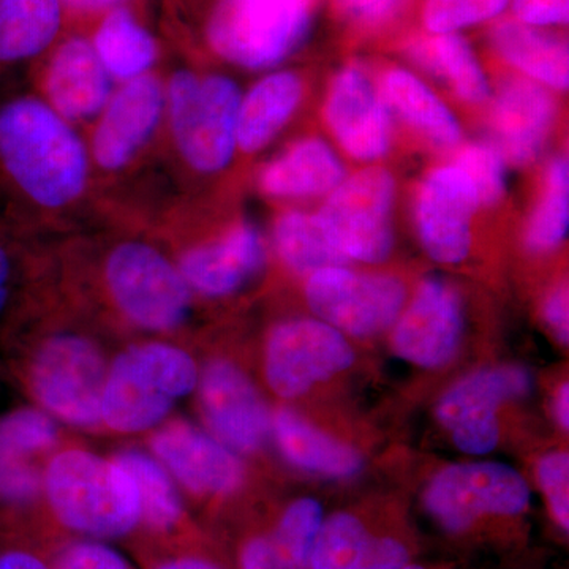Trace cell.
<instances>
[{
    "label": "cell",
    "instance_id": "6da1fadb",
    "mask_svg": "<svg viewBox=\"0 0 569 569\" xmlns=\"http://www.w3.org/2000/svg\"><path fill=\"white\" fill-rule=\"evenodd\" d=\"M0 173L32 203L62 208L84 192L88 151L51 104L17 97L0 104Z\"/></svg>",
    "mask_w": 569,
    "mask_h": 569
},
{
    "label": "cell",
    "instance_id": "7a4b0ae2",
    "mask_svg": "<svg viewBox=\"0 0 569 569\" xmlns=\"http://www.w3.org/2000/svg\"><path fill=\"white\" fill-rule=\"evenodd\" d=\"M52 515L67 529L91 538H119L141 522L132 478L114 459L66 449L48 460L43 489Z\"/></svg>",
    "mask_w": 569,
    "mask_h": 569
},
{
    "label": "cell",
    "instance_id": "3957f363",
    "mask_svg": "<svg viewBox=\"0 0 569 569\" xmlns=\"http://www.w3.org/2000/svg\"><path fill=\"white\" fill-rule=\"evenodd\" d=\"M200 369L181 347L144 342L127 347L108 366L102 425L140 433L163 425L176 402L197 389Z\"/></svg>",
    "mask_w": 569,
    "mask_h": 569
},
{
    "label": "cell",
    "instance_id": "277c9868",
    "mask_svg": "<svg viewBox=\"0 0 569 569\" xmlns=\"http://www.w3.org/2000/svg\"><path fill=\"white\" fill-rule=\"evenodd\" d=\"M108 362L88 337L56 335L41 340L26 366L29 395L56 421L78 429L102 425Z\"/></svg>",
    "mask_w": 569,
    "mask_h": 569
},
{
    "label": "cell",
    "instance_id": "5b68a950",
    "mask_svg": "<svg viewBox=\"0 0 569 569\" xmlns=\"http://www.w3.org/2000/svg\"><path fill=\"white\" fill-rule=\"evenodd\" d=\"M313 0H217L206 40L217 56L244 69H269L305 43Z\"/></svg>",
    "mask_w": 569,
    "mask_h": 569
},
{
    "label": "cell",
    "instance_id": "8992f818",
    "mask_svg": "<svg viewBox=\"0 0 569 569\" xmlns=\"http://www.w3.org/2000/svg\"><path fill=\"white\" fill-rule=\"evenodd\" d=\"M178 151L201 173H216L233 159L238 146L241 96L230 78L198 77L179 70L164 93Z\"/></svg>",
    "mask_w": 569,
    "mask_h": 569
},
{
    "label": "cell",
    "instance_id": "52a82bcc",
    "mask_svg": "<svg viewBox=\"0 0 569 569\" xmlns=\"http://www.w3.org/2000/svg\"><path fill=\"white\" fill-rule=\"evenodd\" d=\"M104 280L119 312L137 328L174 331L189 317L192 290L181 271L144 242L116 247L104 264Z\"/></svg>",
    "mask_w": 569,
    "mask_h": 569
},
{
    "label": "cell",
    "instance_id": "ba28073f",
    "mask_svg": "<svg viewBox=\"0 0 569 569\" xmlns=\"http://www.w3.org/2000/svg\"><path fill=\"white\" fill-rule=\"evenodd\" d=\"M530 505V489L515 468L467 462L438 471L426 488L425 507L448 533H463L485 516H518Z\"/></svg>",
    "mask_w": 569,
    "mask_h": 569
},
{
    "label": "cell",
    "instance_id": "9c48e42d",
    "mask_svg": "<svg viewBox=\"0 0 569 569\" xmlns=\"http://www.w3.org/2000/svg\"><path fill=\"white\" fill-rule=\"evenodd\" d=\"M395 179L387 170L369 168L336 187L318 220L347 258L380 263L395 244L391 212Z\"/></svg>",
    "mask_w": 569,
    "mask_h": 569
},
{
    "label": "cell",
    "instance_id": "30bf717a",
    "mask_svg": "<svg viewBox=\"0 0 569 569\" xmlns=\"http://www.w3.org/2000/svg\"><path fill=\"white\" fill-rule=\"evenodd\" d=\"M353 361V348L342 332L325 321L301 318L272 329L266 343L264 376L277 396L296 399Z\"/></svg>",
    "mask_w": 569,
    "mask_h": 569
},
{
    "label": "cell",
    "instance_id": "8fae6325",
    "mask_svg": "<svg viewBox=\"0 0 569 569\" xmlns=\"http://www.w3.org/2000/svg\"><path fill=\"white\" fill-rule=\"evenodd\" d=\"M306 296L326 325L346 335L369 337L396 323L406 288L392 277L356 274L340 266L313 272Z\"/></svg>",
    "mask_w": 569,
    "mask_h": 569
},
{
    "label": "cell",
    "instance_id": "7c38bea8",
    "mask_svg": "<svg viewBox=\"0 0 569 569\" xmlns=\"http://www.w3.org/2000/svg\"><path fill=\"white\" fill-rule=\"evenodd\" d=\"M531 388L522 367L505 366L478 370L458 381L437 406V419L451 433L460 451L488 455L500 440L497 411L507 400L526 396Z\"/></svg>",
    "mask_w": 569,
    "mask_h": 569
},
{
    "label": "cell",
    "instance_id": "4fadbf2b",
    "mask_svg": "<svg viewBox=\"0 0 569 569\" xmlns=\"http://www.w3.org/2000/svg\"><path fill=\"white\" fill-rule=\"evenodd\" d=\"M198 399L209 430L238 455H252L271 433V415L252 380L227 359H212L198 378Z\"/></svg>",
    "mask_w": 569,
    "mask_h": 569
},
{
    "label": "cell",
    "instance_id": "5bb4252c",
    "mask_svg": "<svg viewBox=\"0 0 569 569\" xmlns=\"http://www.w3.org/2000/svg\"><path fill=\"white\" fill-rule=\"evenodd\" d=\"M149 448L176 485L194 496H228L244 485L246 467L238 452L190 422H163Z\"/></svg>",
    "mask_w": 569,
    "mask_h": 569
},
{
    "label": "cell",
    "instance_id": "9a60e30c",
    "mask_svg": "<svg viewBox=\"0 0 569 569\" xmlns=\"http://www.w3.org/2000/svg\"><path fill=\"white\" fill-rule=\"evenodd\" d=\"M396 321L395 353L411 365L438 369L458 351L463 331L462 302L451 284L429 279Z\"/></svg>",
    "mask_w": 569,
    "mask_h": 569
},
{
    "label": "cell",
    "instance_id": "2e32d148",
    "mask_svg": "<svg viewBox=\"0 0 569 569\" xmlns=\"http://www.w3.org/2000/svg\"><path fill=\"white\" fill-rule=\"evenodd\" d=\"M478 204L473 183L459 168H440L426 179L419 193L418 231L432 260L447 264L466 260Z\"/></svg>",
    "mask_w": 569,
    "mask_h": 569
},
{
    "label": "cell",
    "instance_id": "e0dca14e",
    "mask_svg": "<svg viewBox=\"0 0 569 569\" xmlns=\"http://www.w3.org/2000/svg\"><path fill=\"white\" fill-rule=\"evenodd\" d=\"M164 110L162 82L152 73L126 81L100 112L93 133L92 153L103 170L129 164L151 140Z\"/></svg>",
    "mask_w": 569,
    "mask_h": 569
},
{
    "label": "cell",
    "instance_id": "ac0fdd59",
    "mask_svg": "<svg viewBox=\"0 0 569 569\" xmlns=\"http://www.w3.org/2000/svg\"><path fill=\"white\" fill-rule=\"evenodd\" d=\"M56 419L39 407H22L0 417V505L20 508L43 489L48 455L58 441Z\"/></svg>",
    "mask_w": 569,
    "mask_h": 569
},
{
    "label": "cell",
    "instance_id": "d6986e66",
    "mask_svg": "<svg viewBox=\"0 0 569 569\" xmlns=\"http://www.w3.org/2000/svg\"><path fill=\"white\" fill-rule=\"evenodd\" d=\"M326 119L343 149L356 159L385 156L391 140V121L383 99L356 67L340 71L326 103Z\"/></svg>",
    "mask_w": 569,
    "mask_h": 569
},
{
    "label": "cell",
    "instance_id": "ffe728a7",
    "mask_svg": "<svg viewBox=\"0 0 569 569\" xmlns=\"http://www.w3.org/2000/svg\"><path fill=\"white\" fill-rule=\"evenodd\" d=\"M264 261L263 239L252 224L242 223L219 241L183 253L178 268L190 290L208 298H222L260 274Z\"/></svg>",
    "mask_w": 569,
    "mask_h": 569
},
{
    "label": "cell",
    "instance_id": "44dd1931",
    "mask_svg": "<svg viewBox=\"0 0 569 569\" xmlns=\"http://www.w3.org/2000/svg\"><path fill=\"white\" fill-rule=\"evenodd\" d=\"M111 80L89 37L71 36L56 47L48 63V99L67 121H84L103 111Z\"/></svg>",
    "mask_w": 569,
    "mask_h": 569
},
{
    "label": "cell",
    "instance_id": "7402d4cb",
    "mask_svg": "<svg viewBox=\"0 0 569 569\" xmlns=\"http://www.w3.org/2000/svg\"><path fill=\"white\" fill-rule=\"evenodd\" d=\"M556 118L552 97L535 82L511 80L498 92L492 129L501 156L516 164L538 156Z\"/></svg>",
    "mask_w": 569,
    "mask_h": 569
},
{
    "label": "cell",
    "instance_id": "603a6c76",
    "mask_svg": "<svg viewBox=\"0 0 569 569\" xmlns=\"http://www.w3.org/2000/svg\"><path fill=\"white\" fill-rule=\"evenodd\" d=\"M277 447L291 466L329 478H350L362 470V458L353 448L326 436L290 408L271 418Z\"/></svg>",
    "mask_w": 569,
    "mask_h": 569
},
{
    "label": "cell",
    "instance_id": "cb8c5ba5",
    "mask_svg": "<svg viewBox=\"0 0 569 569\" xmlns=\"http://www.w3.org/2000/svg\"><path fill=\"white\" fill-rule=\"evenodd\" d=\"M89 40L104 70L116 80L126 82L144 77L159 61V41L134 14L132 6L102 14Z\"/></svg>",
    "mask_w": 569,
    "mask_h": 569
},
{
    "label": "cell",
    "instance_id": "d4e9b609",
    "mask_svg": "<svg viewBox=\"0 0 569 569\" xmlns=\"http://www.w3.org/2000/svg\"><path fill=\"white\" fill-rule=\"evenodd\" d=\"M66 17L59 0H0V66L50 50Z\"/></svg>",
    "mask_w": 569,
    "mask_h": 569
},
{
    "label": "cell",
    "instance_id": "484cf974",
    "mask_svg": "<svg viewBox=\"0 0 569 569\" xmlns=\"http://www.w3.org/2000/svg\"><path fill=\"white\" fill-rule=\"evenodd\" d=\"M301 96V80L291 71H279L257 82L239 104V148L246 152L263 149L291 118Z\"/></svg>",
    "mask_w": 569,
    "mask_h": 569
},
{
    "label": "cell",
    "instance_id": "4316f807",
    "mask_svg": "<svg viewBox=\"0 0 569 569\" xmlns=\"http://www.w3.org/2000/svg\"><path fill=\"white\" fill-rule=\"evenodd\" d=\"M342 179V163L331 148L306 140L266 167L261 189L271 197H309L336 189Z\"/></svg>",
    "mask_w": 569,
    "mask_h": 569
},
{
    "label": "cell",
    "instance_id": "83f0119b",
    "mask_svg": "<svg viewBox=\"0 0 569 569\" xmlns=\"http://www.w3.org/2000/svg\"><path fill=\"white\" fill-rule=\"evenodd\" d=\"M496 50L505 61L549 88L568 89L567 43L522 22H501L492 31Z\"/></svg>",
    "mask_w": 569,
    "mask_h": 569
},
{
    "label": "cell",
    "instance_id": "f1b7e54d",
    "mask_svg": "<svg viewBox=\"0 0 569 569\" xmlns=\"http://www.w3.org/2000/svg\"><path fill=\"white\" fill-rule=\"evenodd\" d=\"M112 459L132 478L140 498L141 520L157 531L174 529L182 520L181 493L173 477L151 452L123 449Z\"/></svg>",
    "mask_w": 569,
    "mask_h": 569
},
{
    "label": "cell",
    "instance_id": "f546056e",
    "mask_svg": "<svg viewBox=\"0 0 569 569\" xmlns=\"http://www.w3.org/2000/svg\"><path fill=\"white\" fill-rule=\"evenodd\" d=\"M383 92L388 102L407 122L440 146H455L460 140V127L447 104L410 71L391 70L385 77Z\"/></svg>",
    "mask_w": 569,
    "mask_h": 569
},
{
    "label": "cell",
    "instance_id": "4dcf8cb0",
    "mask_svg": "<svg viewBox=\"0 0 569 569\" xmlns=\"http://www.w3.org/2000/svg\"><path fill=\"white\" fill-rule=\"evenodd\" d=\"M411 54L425 69L451 82L452 89L467 102H482L489 86L477 56L458 33H440L419 40Z\"/></svg>",
    "mask_w": 569,
    "mask_h": 569
},
{
    "label": "cell",
    "instance_id": "1f68e13d",
    "mask_svg": "<svg viewBox=\"0 0 569 569\" xmlns=\"http://www.w3.org/2000/svg\"><path fill=\"white\" fill-rule=\"evenodd\" d=\"M277 253L296 272H317L326 268H340L347 263L346 254L337 249L317 216L288 212L276 223Z\"/></svg>",
    "mask_w": 569,
    "mask_h": 569
},
{
    "label": "cell",
    "instance_id": "d6a6232c",
    "mask_svg": "<svg viewBox=\"0 0 569 569\" xmlns=\"http://www.w3.org/2000/svg\"><path fill=\"white\" fill-rule=\"evenodd\" d=\"M568 223L569 164L561 157L550 164L545 193L527 228V247L531 252H550L567 238Z\"/></svg>",
    "mask_w": 569,
    "mask_h": 569
},
{
    "label": "cell",
    "instance_id": "836d02e7",
    "mask_svg": "<svg viewBox=\"0 0 569 569\" xmlns=\"http://www.w3.org/2000/svg\"><path fill=\"white\" fill-rule=\"evenodd\" d=\"M370 539L361 519L350 512H336L321 523L310 552L309 569H356Z\"/></svg>",
    "mask_w": 569,
    "mask_h": 569
},
{
    "label": "cell",
    "instance_id": "e575fe53",
    "mask_svg": "<svg viewBox=\"0 0 569 569\" xmlns=\"http://www.w3.org/2000/svg\"><path fill=\"white\" fill-rule=\"evenodd\" d=\"M323 520V509L313 498H299L284 509L271 537L293 569H309L310 552Z\"/></svg>",
    "mask_w": 569,
    "mask_h": 569
},
{
    "label": "cell",
    "instance_id": "d590c367",
    "mask_svg": "<svg viewBox=\"0 0 569 569\" xmlns=\"http://www.w3.org/2000/svg\"><path fill=\"white\" fill-rule=\"evenodd\" d=\"M509 0H427L422 22L432 36L456 33L503 13Z\"/></svg>",
    "mask_w": 569,
    "mask_h": 569
},
{
    "label": "cell",
    "instance_id": "8d00e7d4",
    "mask_svg": "<svg viewBox=\"0 0 569 569\" xmlns=\"http://www.w3.org/2000/svg\"><path fill=\"white\" fill-rule=\"evenodd\" d=\"M477 190L479 204H496L505 192V163L501 153L489 146H470L455 164Z\"/></svg>",
    "mask_w": 569,
    "mask_h": 569
},
{
    "label": "cell",
    "instance_id": "74e56055",
    "mask_svg": "<svg viewBox=\"0 0 569 569\" xmlns=\"http://www.w3.org/2000/svg\"><path fill=\"white\" fill-rule=\"evenodd\" d=\"M538 479L548 500L552 518L561 530H569V458L567 452L553 451L538 463Z\"/></svg>",
    "mask_w": 569,
    "mask_h": 569
},
{
    "label": "cell",
    "instance_id": "f35d334b",
    "mask_svg": "<svg viewBox=\"0 0 569 569\" xmlns=\"http://www.w3.org/2000/svg\"><path fill=\"white\" fill-rule=\"evenodd\" d=\"M56 569H130L118 552L100 541H77L66 546L56 560Z\"/></svg>",
    "mask_w": 569,
    "mask_h": 569
},
{
    "label": "cell",
    "instance_id": "ab89813d",
    "mask_svg": "<svg viewBox=\"0 0 569 569\" xmlns=\"http://www.w3.org/2000/svg\"><path fill=\"white\" fill-rule=\"evenodd\" d=\"M518 22L530 28L567 24L569 20V0H512Z\"/></svg>",
    "mask_w": 569,
    "mask_h": 569
},
{
    "label": "cell",
    "instance_id": "60d3db41",
    "mask_svg": "<svg viewBox=\"0 0 569 569\" xmlns=\"http://www.w3.org/2000/svg\"><path fill=\"white\" fill-rule=\"evenodd\" d=\"M410 560L406 545L395 538H372L356 569H400Z\"/></svg>",
    "mask_w": 569,
    "mask_h": 569
},
{
    "label": "cell",
    "instance_id": "b9f144b4",
    "mask_svg": "<svg viewBox=\"0 0 569 569\" xmlns=\"http://www.w3.org/2000/svg\"><path fill=\"white\" fill-rule=\"evenodd\" d=\"M242 569H293L277 548L271 533L260 535L246 542L241 552Z\"/></svg>",
    "mask_w": 569,
    "mask_h": 569
},
{
    "label": "cell",
    "instance_id": "7bdbcfd3",
    "mask_svg": "<svg viewBox=\"0 0 569 569\" xmlns=\"http://www.w3.org/2000/svg\"><path fill=\"white\" fill-rule=\"evenodd\" d=\"M336 2L353 20L377 24L391 18L402 6L403 0H336Z\"/></svg>",
    "mask_w": 569,
    "mask_h": 569
},
{
    "label": "cell",
    "instance_id": "ee69618b",
    "mask_svg": "<svg viewBox=\"0 0 569 569\" xmlns=\"http://www.w3.org/2000/svg\"><path fill=\"white\" fill-rule=\"evenodd\" d=\"M569 301L567 284H560L548 296L545 302V318L553 335L563 346L569 340Z\"/></svg>",
    "mask_w": 569,
    "mask_h": 569
},
{
    "label": "cell",
    "instance_id": "f6af8a7d",
    "mask_svg": "<svg viewBox=\"0 0 569 569\" xmlns=\"http://www.w3.org/2000/svg\"><path fill=\"white\" fill-rule=\"evenodd\" d=\"M0 569H51L31 550L21 546L0 548Z\"/></svg>",
    "mask_w": 569,
    "mask_h": 569
},
{
    "label": "cell",
    "instance_id": "bcb514c9",
    "mask_svg": "<svg viewBox=\"0 0 569 569\" xmlns=\"http://www.w3.org/2000/svg\"><path fill=\"white\" fill-rule=\"evenodd\" d=\"M63 11L81 17H102L118 7L132 6L133 0H59Z\"/></svg>",
    "mask_w": 569,
    "mask_h": 569
},
{
    "label": "cell",
    "instance_id": "7dc6e473",
    "mask_svg": "<svg viewBox=\"0 0 569 569\" xmlns=\"http://www.w3.org/2000/svg\"><path fill=\"white\" fill-rule=\"evenodd\" d=\"M14 260L9 247L0 241V317L9 307L11 291H13Z\"/></svg>",
    "mask_w": 569,
    "mask_h": 569
},
{
    "label": "cell",
    "instance_id": "c3c4849f",
    "mask_svg": "<svg viewBox=\"0 0 569 569\" xmlns=\"http://www.w3.org/2000/svg\"><path fill=\"white\" fill-rule=\"evenodd\" d=\"M569 388L568 383L561 385L556 396V417L561 429H569Z\"/></svg>",
    "mask_w": 569,
    "mask_h": 569
},
{
    "label": "cell",
    "instance_id": "681fc988",
    "mask_svg": "<svg viewBox=\"0 0 569 569\" xmlns=\"http://www.w3.org/2000/svg\"><path fill=\"white\" fill-rule=\"evenodd\" d=\"M157 569H220L209 561L194 559V557H182V559L168 560Z\"/></svg>",
    "mask_w": 569,
    "mask_h": 569
},
{
    "label": "cell",
    "instance_id": "f907efd6",
    "mask_svg": "<svg viewBox=\"0 0 569 569\" xmlns=\"http://www.w3.org/2000/svg\"><path fill=\"white\" fill-rule=\"evenodd\" d=\"M400 569H426V568L419 567V565L407 563L406 567H402Z\"/></svg>",
    "mask_w": 569,
    "mask_h": 569
}]
</instances>
